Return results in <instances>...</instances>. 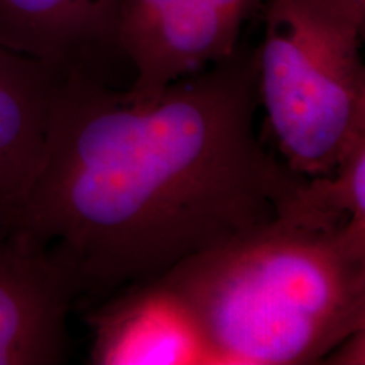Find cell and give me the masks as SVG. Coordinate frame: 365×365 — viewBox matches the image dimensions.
Listing matches in <instances>:
<instances>
[{
  "label": "cell",
  "instance_id": "6da1fadb",
  "mask_svg": "<svg viewBox=\"0 0 365 365\" xmlns=\"http://www.w3.org/2000/svg\"><path fill=\"white\" fill-rule=\"evenodd\" d=\"M257 108L242 46L148 100L65 71L39 170L0 205L65 255L78 304H98L277 217L299 175L264 148Z\"/></svg>",
  "mask_w": 365,
  "mask_h": 365
},
{
  "label": "cell",
  "instance_id": "7a4b0ae2",
  "mask_svg": "<svg viewBox=\"0 0 365 365\" xmlns=\"http://www.w3.org/2000/svg\"><path fill=\"white\" fill-rule=\"evenodd\" d=\"M156 282L208 364H323L365 328V254L340 232L284 217L191 255Z\"/></svg>",
  "mask_w": 365,
  "mask_h": 365
},
{
  "label": "cell",
  "instance_id": "3957f363",
  "mask_svg": "<svg viewBox=\"0 0 365 365\" xmlns=\"http://www.w3.org/2000/svg\"><path fill=\"white\" fill-rule=\"evenodd\" d=\"M255 88L281 161L328 175L365 140V22L325 0H264Z\"/></svg>",
  "mask_w": 365,
  "mask_h": 365
},
{
  "label": "cell",
  "instance_id": "277c9868",
  "mask_svg": "<svg viewBox=\"0 0 365 365\" xmlns=\"http://www.w3.org/2000/svg\"><path fill=\"white\" fill-rule=\"evenodd\" d=\"M264 0H120L117 43L134 68L125 91L156 97L175 81L225 61Z\"/></svg>",
  "mask_w": 365,
  "mask_h": 365
},
{
  "label": "cell",
  "instance_id": "5b68a950",
  "mask_svg": "<svg viewBox=\"0 0 365 365\" xmlns=\"http://www.w3.org/2000/svg\"><path fill=\"white\" fill-rule=\"evenodd\" d=\"M80 284L66 257L0 205V365H59Z\"/></svg>",
  "mask_w": 365,
  "mask_h": 365
},
{
  "label": "cell",
  "instance_id": "8992f818",
  "mask_svg": "<svg viewBox=\"0 0 365 365\" xmlns=\"http://www.w3.org/2000/svg\"><path fill=\"white\" fill-rule=\"evenodd\" d=\"M118 11L120 0H0V46L102 80V58L122 56Z\"/></svg>",
  "mask_w": 365,
  "mask_h": 365
},
{
  "label": "cell",
  "instance_id": "52a82bcc",
  "mask_svg": "<svg viewBox=\"0 0 365 365\" xmlns=\"http://www.w3.org/2000/svg\"><path fill=\"white\" fill-rule=\"evenodd\" d=\"M88 318L91 364H208L188 318L156 281L102 301Z\"/></svg>",
  "mask_w": 365,
  "mask_h": 365
},
{
  "label": "cell",
  "instance_id": "ba28073f",
  "mask_svg": "<svg viewBox=\"0 0 365 365\" xmlns=\"http://www.w3.org/2000/svg\"><path fill=\"white\" fill-rule=\"evenodd\" d=\"M63 73L0 46V203L19 200L39 170Z\"/></svg>",
  "mask_w": 365,
  "mask_h": 365
},
{
  "label": "cell",
  "instance_id": "9c48e42d",
  "mask_svg": "<svg viewBox=\"0 0 365 365\" xmlns=\"http://www.w3.org/2000/svg\"><path fill=\"white\" fill-rule=\"evenodd\" d=\"M277 217L340 232L354 250L365 254V140L328 175L298 176Z\"/></svg>",
  "mask_w": 365,
  "mask_h": 365
},
{
  "label": "cell",
  "instance_id": "30bf717a",
  "mask_svg": "<svg viewBox=\"0 0 365 365\" xmlns=\"http://www.w3.org/2000/svg\"><path fill=\"white\" fill-rule=\"evenodd\" d=\"M323 364L335 365H364L365 364V328L352 333L350 336L336 345Z\"/></svg>",
  "mask_w": 365,
  "mask_h": 365
},
{
  "label": "cell",
  "instance_id": "8fae6325",
  "mask_svg": "<svg viewBox=\"0 0 365 365\" xmlns=\"http://www.w3.org/2000/svg\"><path fill=\"white\" fill-rule=\"evenodd\" d=\"M325 2L349 14L354 19L365 22V0H325Z\"/></svg>",
  "mask_w": 365,
  "mask_h": 365
}]
</instances>
